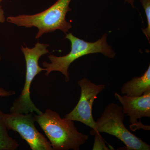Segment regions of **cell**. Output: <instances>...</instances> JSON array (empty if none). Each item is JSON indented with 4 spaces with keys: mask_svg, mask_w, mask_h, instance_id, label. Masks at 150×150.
Masks as SVG:
<instances>
[{
    "mask_svg": "<svg viewBox=\"0 0 150 150\" xmlns=\"http://www.w3.org/2000/svg\"><path fill=\"white\" fill-rule=\"evenodd\" d=\"M125 115L122 106L113 103H110L96 121V130L92 129L91 134L105 133L114 136L126 145L124 150H150L149 145L126 128L123 123Z\"/></svg>",
    "mask_w": 150,
    "mask_h": 150,
    "instance_id": "obj_4",
    "label": "cell"
},
{
    "mask_svg": "<svg viewBox=\"0 0 150 150\" xmlns=\"http://www.w3.org/2000/svg\"><path fill=\"white\" fill-rule=\"evenodd\" d=\"M114 96L122 105L124 114L130 118V122L135 127L134 131L140 129L150 130V126H145L138 120L144 117L150 118V91L139 96H121L117 93Z\"/></svg>",
    "mask_w": 150,
    "mask_h": 150,
    "instance_id": "obj_8",
    "label": "cell"
},
{
    "mask_svg": "<svg viewBox=\"0 0 150 150\" xmlns=\"http://www.w3.org/2000/svg\"><path fill=\"white\" fill-rule=\"evenodd\" d=\"M77 83L81 89L79 100L74 109L66 114L64 118L81 122L96 130V122L93 116V105L97 96L104 89L105 85L96 84L86 78L78 81Z\"/></svg>",
    "mask_w": 150,
    "mask_h": 150,
    "instance_id": "obj_7",
    "label": "cell"
},
{
    "mask_svg": "<svg viewBox=\"0 0 150 150\" xmlns=\"http://www.w3.org/2000/svg\"><path fill=\"white\" fill-rule=\"evenodd\" d=\"M3 0H0V4H1V3H2V2L3 1Z\"/></svg>",
    "mask_w": 150,
    "mask_h": 150,
    "instance_id": "obj_16",
    "label": "cell"
},
{
    "mask_svg": "<svg viewBox=\"0 0 150 150\" xmlns=\"http://www.w3.org/2000/svg\"><path fill=\"white\" fill-rule=\"evenodd\" d=\"M71 1L57 0L53 5L39 13L9 16L7 21L19 27L37 28L38 32L35 35L36 39L45 33L58 30L67 33L72 27L66 18L67 13L71 11L69 7Z\"/></svg>",
    "mask_w": 150,
    "mask_h": 150,
    "instance_id": "obj_3",
    "label": "cell"
},
{
    "mask_svg": "<svg viewBox=\"0 0 150 150\" xmlns=\"http://www.w3.org/2000/svg\"><path fill=\"white\" fill-rule=\"evenodd\" d=\"M150 91V65L144 74L134 77L122 86L121 93L129 96H139Z\"/></svg>",
    "mask_w": 150,
    "mask_h": 150,
    "instance_id": "obj_9",
    "label": "cell"
},
{
    "mask_svg": "<svg viewBox=\"0 0 150 150\" xmlns=\"http://www.w3.org/2000/svg\"><path fill=\"white\" fill-rule=\"evenodd\" d=\"M37 122L51 143L53 150H79L88 136L78 131L74 121L62 118L59 113L50 109L42 114H33Z\"/></svg>",
    "mask_w": 150,
    "mask_h": 150,
    "instance_id": "obj_1",
    "label": "cell"
},
{
    "mask_svg": "<svg viewBox=\"0 0 150 150\" xmlns=\"http://www.w3.org/2000/svg\"><path fill=\"white\" fill-rule=\"evenodd\" d=\"M6 18L4 11L1 6L0 5V23H4L5 22Z\"/></svg>",
    "mask_w": 150,
    "mask_h": 150,
    "instance_id": "obj_14",
    "label": "cell"
},
{
    "mask_svg": "<svg viewBox=\"0 0 150 150\" xmlns=\"http://www.w3.org/2000/svg\"><path fill=\"white\" fill-rule=\"evenodd\" d=\"M50 45L38 42L34 47L29 48L26 46H21V50L24 55L26 63V76L24 87L20 96L13 102L10 108L11 113H23L25 114L35 112L40 115V111L31 100L30 88L33 79L36 75L45 71V69L39 66L38 62L40 57L49 53L47 48Z\"/></svg>",
    "mask_w": 150,
    "mask_h": 150,
    "instance_id": "obj_5",
    "label": "cell"
},
{
    "mask_svg": "<svg viewBox=\"0 0 150 150\" xmlns=\"http://www.w3.org/2000/svg\"><path fill=\"white\" fill-rule=\"evenodd\" d=\"M8 130L18 132L32 150H53L51 143L38 131L33 112L10 113L4 115Z\"/></svg>",
    "mask_w": 150,
    "mask_h": 150,
    "instance_id": "obj_6",
    "label": "cell"
},
{
    "mask_svg": "<svg viewBox=\"0 0 150 150\" xmlns=\"http://www.w3.org/2000/svg\"><path fill=\"white\" fill-rule=\"evenodd\" d=\"M140 2L144 9L147 21V26L146 28L143 29L142 30L150 43V0H140Z\"/></svg>",
    "mask_w": 150,
    "mask_h": 150,
    "instance_id": "obj_11",
    "label": "cell"
},
{
    "mask_svg": "<svg viewBox=\"0 0 150 150\" xmlns=\"http://www.w3.org/2000/svg\"><path fill=\"white\" fill-rule=\"evenodd\" d=\"M1 56L0 55V61H1Z\"/></svg>",
    "mask_w": 150,
    "mask_h": 150,
    "instance_id": "obj_17",
    "label": "cell"
},
{
    "mask_svg": "<svg viewBox=\"0 0 150 150\" xmlns=\"http://www.w3.org/2000/svg\"><path fill=\"white\" fill-rule=\"evenodd\" d=\"M124 1L125 2L129 3L131 5V6H132L133 8L134 7V3L135 0H124Z\"/></svg>",
    "mask_w": 150,
    "mask_h": 150,
    "instance_id": "obj_15",
    "label": "cell"
},
{
    "mask_svg": "<svg viewBox=\"0 0 150 150\" xmlns=\"http://www.w3.org/2000/svg\"><path fill=\"white\" fill-rule=\"evenodd\" d=\"M108 35L105 33L95 42H89L76 37L72 33H66L65 38L71 42V51L64 56H48L51 62H44L42 64L46 71L45 75L48 76L53 71L60 72L64 76L66 82H68L70 81L69 67L73 62L81 57L88 54L101 53L109 59H113L115 57V53L108 44Z\"/></svg>",
    "mask_w": 150,
    "mask_h": 150,
    "instance_id": "obj_2",
    "label": "cell"
},
{
    "mask_svg": "<svg viewBox=\"0 0 150 150\" xmlns=\"http://www.w3.org/2000/svg\"><path fill=\"white\" fill-rule=\"evenodd\" d=\"M15 94L14 91H7L2 88H0V97H8Z\"/></svg>",
    "mask_w": 150,
    "mask_h": 150,
    "instance_id": "obj_13",
    "label": "cell"
},
{
    "mask_svg": "<svg viewBox=\"0 0 150 150\" xmlns=\"http://www.w3.org/2000/svg\"><path fill=\"white\" fill-rule=\"evenodd\" d=\"M91 135L95 136L94 143L92 149L96 150H112L111 148L108 147L106 145V142H105L103 137L100 136L99 133L94 132L92 133Z\"/></svg>",
    "mask_w": 150,
    "mask_h": 150,
    "instance_id": "obj_12",
    "label": "cell"
},
{
    "mask_svg": "<svg viewBox=\"0 0 150 150\" xmlns=\"http://www.w3.org/2000/svg\"><path fill=\"white\" fill-rule=\"evenodd\" d=\"M5 113L0 108V150H16L19 144L9 135L5 123Z\"/></svg>",
    "mask_w": 150,
    "mask_h": 150,
    "instance_id": "obj_10",
    "label": "cell"
}]
</instances>
